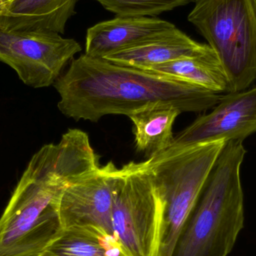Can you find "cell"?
<instances>
[{"instance_id": "30bf717a", "label": "cell", "mask_w": 256, "mask_h": 256, "mask_svg": "<svg viewBox=\"0 0 256 256\" xmlns=\"http://www.w3.org/2000/svg\"><path fill=\"white\" fill-rule=\"evenodd\" d=\"M174 27L172 22L158 18L116 16L87 30L85 54L94 58H104Z\"/></svg>"}, {"instance_id": "9a60e30c", "label": "cell", "mask_w": 256, "mask_h": 256, "mask_svg": "<svg viewBox=\"0 0 256 256\" xmlns=\"http://www.w3.org/2000/svg\"><path fill=\"white\" fill-rule=\"evenodd\" d=\"M43 255L49 256H129L116 238L94 226L62 230Z\"/></svg>"}, {"instance_id": "4fadbf2b", "label": "cell", "mask_w": 256, "mask_h": 256, "mask_svg": "<svg viewBox=\"0 0 256 256\" xmlns=\"http://www.w3.org/2000/svg\"><path fill=\"white\" fill-rule=\"evenodd\" d=\"M180 110L168 103L146 106L128 116L134 126L136 149L148 159L172 146L173 124Z\"/></svg>"}, {"instance_id": "5bb4252c", "label": "cell", "mask_w": 256, "mask_h": 256, "mask_svg": "<svg viewBox=\"0 0 256 256\" xmlns=\"http://www.w3.org/2000/svg\"><path fill=\"white\" fill-rule=\"evenodd\" d=\"M143 70L180 80L218 94L232 93L226 74L210 46L198 55L156 64Z\"/></svg>"}, {"instance_id": "9c48e42d", "label": "cell", "mask_w": 256, "mask_h": 256, "mask_svg": "<svg viewBox=\"0 0 256 256\" xmlns=\"http://www.w3.org/2000/svg\"><path fill=\"white\" fill-rule=\"evenodd\" d=\"M213 110L174 136V146L244 141L256 132V86L224 94Z\"/></svg>"}, {"instance_id": "6da1fadb", "label": "cell", "mask_w": 256, "mask_h": 256, "mask_svg": "<svg viewBox=\"0 0 256 256\" xmlns=\"http://www.w3.org/2000/svg\"><path fill=\"white\" fill-rule=\"evenodd\" d=\"M88 134L68 129L30 160L0 218V256H39L60 234L56 203L69 185L96 172Z\"/></svg>"}, {"instance_id": "ac0fdd59", "label": "cell", "mask_w": 256, "mask_h": 256, "mask_svg": "<svg viewBox=\"0 0 256 256\" xmlns=\"http://www.w3.org/2000/svg\"><path fill=\"white\" fill-rule=\"evenodd\" d=\"M254 2H255L256 7V0H254Z\"/></svg>"}, {"instance_id": "d6986e66", "label": "cell", "mask_w": 256, "mask_h": 256, "mask_svg": "<svg viewBox=\"0 0 256 256\" xmlns=\"http://www.w3.org/2000/svg\"><path fill=\"white\" fill-rule=\"evenodd\" d=\"M39 256H45V255H43V254H42V255Z\"/></svg>"}, {"instance_id": "5b68a950", "label": "cell", "mask_w": 256, "mask_h": 256, "mask_svg": "<svg viewBox=\"0 0 256 256\" xmlns=\"http://www.w3.org/2000/svg\"><path fill=\"white\" fill-rule=\"evenodd\" d=\"M188 21L218 56L232 93L256 82V7L254 0H196Z\"/></svg>"}, {"instance_id": "7a4b0ae2", "label": "cell", "mask_w": 256, "mask_h": 256, "mask_svg": "<svg viewBox=\"0 0 256 256\" xmlns=\"http://www.w3.org/2000/svg\"><path fill=\"white\" fill-rule=\"evenodd\" d=\"M54 87L60 112L75 121L98 122L108 115L131 114L156 103L180 112L208 110L224 94L150 70L128 67L85 54L73 58Z\"/></svg>"}, {"instance_id": "ba28073f", "label": "cell", "mask_w": 256, "mask_h": 256, "mask_svg": "<svg viewBox=\"0 0 256 256\" xmlns=\"http://www.w3.org/2000/svg\"><path fill=\"white\" fill-rule=\"evenodd\" d=\"M117 168L110 161L64 190L56 203L62 230L94 226L114 236L112 218Z\"/></svg>"}, {"instance_id": "3957f363", "label": "cell", "mask_w": 256, "mask_h": 256, "mask_svg": "<svg viewBox=\"0 0 256 256\" xmlns=\"http://www.w3.org/2000/svg\"><path fill=\"white\" fill-rule=\"evenodd\" d=\"M244 141L226 142L176 244L172 256H228L244 227L240 168Z\"/></svg>"}, {"instance_id": "277c9868", "label": "cell", "mask_w": 256, "mask_h": 256, "mask_svg": "<svg viewBox=\"0 0 256 256\" xmlns=\"http://www.w3.org/2000/svg\"><path fill=\"white\" fill-rule=\"evenodd\" d=\"M226 142L172 146L144 161L164 207L160 256H172Z\"/></svg>"}, {"instance_id": "e0dca14e", "label": "cell", "mask_w": 256, "mask_h": 256, "mask_svg": "<svg viewBox=\"0 0 256 256\" xmlns=\"http://www.w3.org/2000/svg\"><path fill=\"white\" fill-rule=\"evenodd\" d=\"M13 0H0V16L3 14L8 6Z\"/></svg>"}, {"instance_id": "2e32d148", "label": "cell", "mask_w": 256, "mask_h": 256, "mask_svg": "<svg viewBox=\"0 0 256 256\" xmlns=\"http://www.w3.org/2000/svg\"><path fill=\"white\" fill-rule=\"evenodd\" d=\"M118 16H150L182 7L196 0H92Z\"/></svg>"}, {"instance_id": "8992f818", "label": "cell", "mask_w": 256, "mask_h": 256, "mask_svg": "<svg viewBox=\"0 0 256 256\" xmlns=\"http://www.w3.org/2000/svg\"><path fill=\"white\" fill-rule=\"evenodd\" d=\"M114 234L129 256H160L164 207L144 162L117 168Z\"/></svg>"}, {"instance_id": "8fae6325", "label": "cell", "mask_w": 256, "mask_h": 256, "mask_svg": "<svg viewBox=\"0 0 256 256\" xmlns=\"http://www.w3.org/2000/svg\"><path fill=\"white\" fill-rule=\"evenodd\" d=\"M208 44L198 43L177 27L104 57L120 66L146 69L207 50Z\"/></svg>"}, {"instance_id": "7c38bea8", "label": "cell", "mask_w": 256, "mask_h": 256, "mask_svg": "<svg viewBox=\"0 0 256 256\" xmlns=\"http://www.w3.org/2000/svg\"><path fill=\"white\" fill-rule=\"evenodd\" d=\"M78 0H13L2 18L10 26L63 34Z\"/></svg>"}, {"instance_id": "52a82bcc", "label": "cell", "mask_w": 256, "mask_h": 256, "mask_svg": "<svg viewBox=\"0 0 256 256\" xmlns=\"http://www.w3.org/2000/svg\"><path fill=\"white\" fill-rule=\"evenodd\" d=\"M81 51L74 39L54 32L14 28L0 16V61L13 68L28 86L54 85Z\"/></svg>"}]
</instances>
